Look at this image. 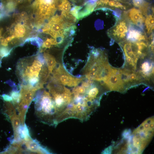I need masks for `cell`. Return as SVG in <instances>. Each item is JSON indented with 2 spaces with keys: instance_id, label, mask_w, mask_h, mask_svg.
Returning a JSON list of instances; mask_svg holds the SVG:
<instances>
[{
  "instance_id": "obj_1",
  "label": "cell",
  "mask_w": 154,
  "mask_h": 154,
  "mask_svg": "<svg viewBox=\"0 0 154 154\" xmlns=\"http://www.w3.org/2000/svg\"><path fill=\"white\" fill-rule=\"evenodd\" d=\"M154 133V118L146 119L131 134L129 138L123 144L124 153L141 154L152 139Z\"/></svg>"
},
{
  "instance_id": "obj_2",
  "label": "cell",
  "mask_w": 154,
  "mask_h": 154,
  "mask_svg": "<svg viewBox=\"0 0 154 154\" xmlns=\"http://www.w3.org/2000/svg\"><path fill=\"white\" fill-rule=\"evenodd\" d=\"M39 59L37 56L24 58L20 60L17 64V72L21 80V85H26L33 78L40 79L43 85L49 76V72L46 66Z\"/></svg>"
},
{
  "instance_id": "obj_3",
  "label": "cell",
  "mask_w": 154,
  "mask_h": 154,
  "mask_svg": "<svg viewBox=\"0 0 154 154\" xmlns=\"http://www.w3.org/2000/svg\"><path fill=\"white\" fill-rule=\"evenodd\" d=\"M37 100V110L40 112V116L46 118L47 120L52 121L55 123V108L52 97L48 92L44 91L42 96Z\"/></svg>"
},
{
  "instance_id": "obj_4",
  "label": "cell",
  "mask_w": 154,
  "mask_h": 154,
  "mask_svg": "<svg viewBox=\"0 0 154 154\" xmlns=\"http://www.w3.org/2000/svg\"><path fill=\"white\" fill-rule=\"evenodd\" d=\"M67 27L61 16L56 15L52 17L44 26L42 31L48 34L54 39L64 35V30Z\"/></svg>"
},
{
  "instance_id": "obj_5",
  "label": "cell",
  "mask_w": 154,
  "mask_h": 154,
  "mask_svg": "<svg viewBox=\"0 0 154 154\" xmlns=\"http://www.w3.org/2000/svg\"><path fill=\"white\" fill-rule=\"evenodd\" d=\"M130 23L124 17L118 19L116 23L108 32L112 39L119 42L124 40L128 31Z\"/></svg>"
},
{
  "instance_id": "obj_6",
  "label": "cell",
  "mask_w": 154,
  "mask_h": 154,
  "mask_svg": "<svg viewBox=\"0 0 154 154\" xmlns=\"http://www.w3.org/2000/svg\"><path fill=\"white\" fill-rule=\"evenodd\" d=\"M101 84L105 86L108 91H116L121 93L127 91L121 79L119 69L113 68L109 76Z\"/></svg>"
},
{
  "instance_id": "obj_7",
  "label": "cell",
  "mask_w": 154,
  "mask_h": 154,
  "mask_svg": "<svg viewBox=\"0 0 154 154\" xmlns=\"http://www.w3.org/2000/svg\"><path fill=\"white\" fill-rule=\"evenodd\" d=\"M53 78L54 82L70 87L76 86L83 79V78H78L71 76L60 65L54 71Z\"/></svg>"
},
{
  "instance_id": "obj_8",
  "label": "cell",
  "mask_w": 154,
  "mask_h": 154,
  "mask_svg": "<svg viewBox=\"0 0 154 154\" xmlns=\"http://www.w3.org/2000/svg\"><path fill=\"white\" fill-rule=\"evenodd\" d=\"M141 11L133 8L123 13V17L130 24L143 31L145 17Z\"/></svg>"
},
{
  "instance_id": "obj_9",
  "label": "cell",
  "mask_w": 154,
  "mask_h": 154,
  "mask_svg": "<svg viewBox=\"0 0 154 154\" xmlns=\"http://www.w3.org/2000/svg\"><path fill=\"white\" fill-rule=\"evenodd\" d=\"M143 31L138 27L130 24L126 37V40L132 42L145 41L146 36Z\"/></svg>"
},
{
  "instance_id": "obj_10",
  "label": "cell",
  "mask_w": 154,
  "mask_h": 154,
  "mask_svg": "<svg viewBox=\"0 0 154 154\" xmlns=\"http://www.w3.org/2000/svg\"><path fill=\"white\" fill-rule=\"evenodd\" d=\"M25 143L27 148L31 152L39 153H49L48 151L41 146L37 142L32 139L25 141Z\"/></svg>"
},
{
  "instance_id": "obj_11",
  "label": "cell",
  "mask_w": 154,
  "mask_h": 154,
  "mask_svg": "<svg viewBox=\"0 0 154 154\" xmlns=\"http://www.w3.org/2000/svg\"><path fill=\"white\" fill-rule=\"evenodd\" d=\"M10 33L11 35H14L15 38L23 37L26 34V26L20 22L18 23L15 25L13 29Z\"/></svg>"
},
{
  "instance_id": "obj_12",
  "label": "cell",
  "mask_w": 154,
  "mask_h": 154,
  "mask_svg": "<svg viewBox=\"0 0 154 154\" xmlns=\"http://www.w3.org/2000/svg\"><path fill=\"white\" fill-rule=\"evenodd\" d=\"M43 57L46 63L49 74H52L56 64L55 58L53 56L46 52L44 53Z\"/></svg>"
},
{
  "instance_id": "obj_13",
  "label": "cell",
  "mask_w": 154,
  "mask_h": 154,
  "mask_svg": "<svg viewBox=\"0 0 154 154\" xmlns=\"http://www.w3.org/2000/svg\"><path fill=\"white\" fill-rule=\"evenodd\" d=\"M144 24L147 33L149 34L151 33L154 27V19L153 14H150L146 16Z\"/></svg>"
},
{
  "instance_id": "obj_14",
  "label": "cell",
  "mask_w": 154,
  "mask_h": 154,
  "mask_svg": "<svg viewBox=\"0 0 154 154\" xmlns=\"http://www.w3.org/2000/svg\"><path fill=\"white\" fill-rule=\"evenodd\" d=\"M134 5L139 7L142 13L145 15L148 10V4L145 0H132Z\"/></svg>"
},
{
  "instance_id": "obj_15",
  "label": "cell",
  "mask_w": 154,
  "mask_h": 154,
  "mask_svg": "<svg viewBox=\"0 0 154 154\" xmlns=\"http://www.w3.org/2000/svg\"><path fill=\"white\" fill-rule=\"evenodd\" d=\"M14 131H15L20 126L21 121L19 116L15 114L10 117Z\"/></svg>"
},
{
  "instance_id": "obj_16",
  "label": "cell",
  "mask_w": 154,
  "mask_h": 154,
  "mask_svg": "<svg viewBox=\"0 0 154 154\" xmlns=\"http://www.w3.org/2000/svg\"><path fill=\"white\" fill-rule=\"evenodd\" d=\"M5 113L9 116L11 117L16 114V111L13 105L10 102H6L5 105Z\"/></svg>"
},
{
  "instance_id": "obj_17",
  "label": "cell",
  "mask_w": 154,
  "mask_h": 154,
  "mask_svg": "<svg viewBox=\"0 0 154 154\" xmlns=\"http://www.w3.org/2000/svg\"><path fill=\"white\" fill-rule=\"evenodd\" d=\"M58 43L55 39L48 38L43 42L42 47V48H50L52 45H57Z\"/></svg>"
},
{
  "instance_id": "obj_18",
  "label": "cell",
  "mask_w": 154,
  "mask_h": 154,
  "mask_svg": "<svg viewBox=\"0 0 154 154\" xmlns=\"http://www.w3.org/2000/svg\"><path fill=\"white\" fill-rule=\"evenodd\" d=\"M82 7L80 6H74L70 10V13L77 19L78 20V13Z\"/></svg>"
},
{
  "instance_id": "obj_19",
  "label": "cell",
  "mask_w": 154,
  "mask_h": 154,
  "mask_svg": "<svg viewBox=\"0 0 154 154\" xmlns=\"http://www.w3.org/2000/svg\"><path fill=\"white\" fill-rule=\"evenodd\" d=\"M12 50L5 46H1L0 47V56L2 57L8 56Z\"/></svg>"
},
{
  "instance_id": "obj_20",
  "label": "cell",
  "mask_w": 154,
  "mask_h": 154,
  "mask_svg": "<svg viewBox=\"0 0 154 154\" xmlns=\"http://www.w3.org/2000/svg\"><path fill=\"white\" fill-rule=\"evenodd\" d=\"M10 94L14 103L17 104L20 101V93L16 91H12Z\"/></svg>"
},
{
  "instance_id": "obj_21",
  "label": "cell",
  "mask_w": 154,
  "mask_h": 154,
  "mask_svg": "<svg viewBox=\"0 0 154 154\" xmlns=\"http://www.w3.org/2000/svg\"><path fill=\"white\" fill-rule=\"evenodd\" d=\"M28 1V0H27ZM5 4L9 2H13L16 3L17 5L21 4L26 0H3Z\"/></svg>"
},
{
  "instance_id": "obj_22",
  "label": "cell",
  "mask_w": 154,
  "mask_h": 154,
  "mask_svg": "<svg viewBox=\"0 0 154 154\" xmlns=\"http://www.w3.org/2000/svg\"><path fill=\"white\" fill-rule=\"evenodd\" d=\"M3 99L7 102H10L13 100L12 97L6 94H3L1 96Z\"/></svg>"
},
{
  "instance_id": "obj_23",
  "label": "cell",
  "mask_w": 154,
  "mask_h": 154,
  "mask_svg": "<svg viewBox=\"0 0 154 154\" xmlns=\"http://www.w3.org/2000/svg\"><path fill=\"white\" fill-rule=\"evenodd\" d=\"M3 30V29L2 28L0 29V37H1V34Z\"/></svg>"
},
{
  "instance_id": "obj_24",
  "label": "cell",
  "mask_w": 154,
  "mask_h": 154,
  "mask_svg": "<svg viewBox=\"0 0 154 154\" xmlns=\"http://www.w3.org/2000/svg\"><path fill=\"white\" fill-rule=\"evenodd\" d=\"M1 17H3L2 14L0 12V19H1Z\"/></svg>"
},
{
  "instance_id": "obj_25",
  "label": "cell",
  "mask_w": 154,
  "mask_h": 154,
  "mask_svg": "<svg viewBox=\"0 0 154 154\" xmlns=\"http://www.w3.org/2000/svg\"><path fill=\"white\" fill-rule=\"evenodd\" d=\"M72 1H73L74 2L76 0H71Z\"/></svg>"
}]
</instances>
